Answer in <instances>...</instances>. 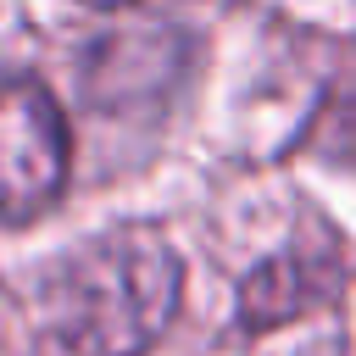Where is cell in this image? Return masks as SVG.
<instances>
[{"label":"cell","instance_id":"4","mask_svg":"<svg viewBox=\"0 0 356 356\" xmlns=\"http://www.w3.org/2000/svg\"><path fill=\"white\" fill-rule=\"evenodd\" d=\"M83 6H128V0H83Z\"/></svg>","mask_w":356,"mask_h":356},{"label":"cell","instance_id":"2","mask_svg":"<svg viewBox=\"0 0 356 356\" xmlns=\"http://www.w3.org/2000/svg\"><path fill=\"white\" fill-rule=\"evenodd\" d=\"M67 184V122L39 78L0 83V217L28 222Z\"/></svg>","mask_w":356,"mask_h":356},{"label":"cell","instance_id":"1","mask_svg":"<svg viewBox=\"0 0 356 356\" xmlns=\"http://www.w3.org/2000/svg\"><path fill=\"white\" fill-rule=\"evenodd\" d=\"M184 295V267L156 228H111L78 245L44 284V328L72 356H145Z\"/></svg>","mask_w":356,"mask_h":356},{"label":"cell","instance_id":"3","mask_svg":"<svg viewBox=\"0 0 356 356\" xmlns=\"http://www.w3.org/2000/svg\"><path fill=\"white\" fill-rule=\"evenodd\" d=\"M328 295V278H323V267H306L300 256H273V261H261L256 273H250V284H245V295H239V317L250 323V328H273V323H284V317H295L300 306H312V300H323Z\"/></svg>","mask_w":356,"mask_h":356}]
</instances>
